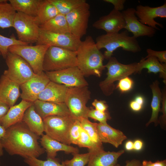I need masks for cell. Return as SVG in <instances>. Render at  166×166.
I'll use <instances>...</instances> for the list:
<instances>
[{"instance_id": "cell-1", "label": "cell", "mask_w": 166, "mask_h": 166, "mask_svg": "<svg viewBox=\"0 0 166 166\" xmlns=\"http://www.w3.org/2000/svg\"><path fill=\"white\" fill-rule=\"evenodd\" d=\"M39 137L22 121L6 129L1 142L3 148L10 155L38 158L45 152L39 143Z\"/></svg>"}, {"instance_id": "cell-2", "label": "cell", "mask_w": 166, "mask_h": 166, "mask_svg": "<svg viewBox=\"0 0 166 166\" xmlns=\"http://www.w3.org/2000/svg\"><path fill=\"white\" fill-rule=\"evenodd\" d=\"M76 52L77 67L84 76L100 77L105 69V58L92 36H88L81 41Z\"/></svg>"}, {"instance_id": "cell-3", "label": "cell", "mask_w": 166, "mask_h": 166, "mask_svg": "<svg viewBox=\"0 0 166 166\" xmlns=\"http://www.w3.org/2000/svg\"><path fill=\"white\" fill-rule=\"evenodd\" d=\"M95 43L99 49H106L103 54L104 58L108 60L112 57L114 51L118 48L133 53L141 50L136 38L130 36L127 30L99 36L96 38Z\"/></svg>"}, {"instance_id": "cell-4", "label": "cell", "mask_w": 166, "mask_h": 166, "mask_svg": "<svg viewBox=\"0 0 166 166\" xmlns=\"http://www.w3.org/2000/svg\"><path fill=\"white\" fill-rule=\"evenodd\" d=\"M77 52L64 48L50 46L44 56V72H52L77 67Z\"/></svg>"}, {"instance_id": "cell-5", "label": "cell", "mask_w": 166, "mask_h": 166, "mask_svg": "<svg viewBox=\"0 0 166 166\" xmlns=\"http://www.w3.org/2000/svg\"><path fill=\"white\" fill-rule=\"evenodd\" d=\"M137 63L124 64L119 62L114 57H111L107 63L105 65L107 69V76L101 82L100 87L104 94L106 96L111 95L116 89L114 82L133 73H137Z\"/></svg>"}, {"instance_id": "cell-6", "label": "cell", "mask_w": 166, "mask_h": 166, "mask_svg": "<svg viewBox=\"0 0 166 166\" xmlns=\"http://www.w3.org/2000/svg\"><path fill=\"white\" fill-rule=\"evenodd\" d=\"M43 120L45 134L60 142L71 144L69 139V131L76 119L71 115L53 116Z\"/></svg>"}, {"instance_id": "cell-7", "label": "cell", "mask_w": 166, "mask_h": 166, "mask_svg": "<svg viewBox=\"0 0 166 166\" xmlns=\"http://www.w3.org/2000/svg\"><path fill=\"white\" fill-rule=\"evenodd\" d=\"M90 98L91 92L88 86L69 87L65 103L71 115L79 120L82 117L88 118L89 108L86 105Z\"/></svg>"}, {"instance_id": "cell-8", "label": "cell", "mask_w": 166, "mask_h": 166, "mask_svg": "<svg viewBox=\"0 0 166 166\" xmlns=\"http://www.w3.org/2000/svg\"><path fill=\"white\" fill-rule=\"evenodd\" d=\"M5 59L8 69L3 74L20 85L35 74L29 64L19 56L8 52Z\"/></svg>"}, {"instance_id": "cell-9", "label": "cell", "mask_w": 166, "mask_h": 166, "mask_svg": "<svg viewBox=\"0 0 166 166\" xmlns=\"http://www.w3.org/2000/svg\"><path fill=\"white\" fill-rule=\"evenodd\" d=\"M49 46L46 45H15L9 47L8 52L22 57L29 64L34 73L38 74L43 71L44 58Z\"/></svg>"}, {"instance_id": "cell-10", "label": "cell", "mask_w": 166, "mask_h": 166, "mask_svg": "<svg viewBox=\"0 0 166 166\" xmlns=\"http://www.w3.org/2000/svg\"><path fill=\"white\" fill-rule=\"evenodd\" d=\"M13 27L20 41L28 44L37 42L40 28L35 17L16 12Z\"/></svg>"}, {"instance_id": "cell-11", "label": "cell", "mask_w": 166, "mask_h": 166, "mask_svg": "<svg viewBox=\"0 0 166 166\" xmlns=\"http://www.w3.org/2000/svg\"><path fill=\"white\" fill-rule=\"evenodd\" d=\"M90 13L87 2L65 15L71 34L79 39L86 34Z\"/></svg>"}, {"instance_id": "cell-12", "label": "cell", "mask_w": 166, "mask_h": 166, "mask_svg": "<svg viewBox=\"0 0 166 166\" xmlns=\"http://www.w3.org/2000/svg\"><path fill=\"white\" fill-rule=\"evenodd\" d=\"M81 42L80 39L71 33L57 34L40 28L39 37L36 45H46L77 51Z\"/></svg>"}, {"instance_id": "cell-13", "label": "cell", "mask_w": 166, "mask_h": 166, "mask_svg": "<svg viewBox=\"0 0 166 166\" xmlns=\"http://www.w3.org/2000/svg\"><path fill=\"white\" fill-rule=\"evenodd\" d=\"M45 72L50 81L68 87H83L89 85L85 76L77 67Z\"/></svg>"}, {"instance_id": "cell-14", "label": "cell", "mask_w": 166, "mask_h": 166, "mask_svg": "<svg viewBox=\"0 0 166 166\" xmlns=\"http://www.w3.org/2000/svg\"><path fill=\"white\" fill-rule=\"evenodd\" d=\"M50 81L45 72L35 74L30 79L20 85L22 90L20 96L22 100L32 103L38 100L39 95Z\"/></svg>"}, {"instance_id": "cell-15", "label": "cell", "mask_w": 166, "mask_h": 166, "mask_svg": "<svg viewBox=\"0 0 166 166\" xmlns=\"http://www.w3.org/2000/svg\"><path fill=\"white\" fill-rule=\"evenodd\" d=\"M135 13L141 23L155 30H160L156 25L161 28L163 26L155 19L157 17L166 18V3L165 2L162 5L156 7L139 5L136 6Z\"/></svg>"}, {"instance_id": "cell-16", "label": "cell", "mask_w": 166, "mask_h": 166, "mask_svg": "<svg viewBox=\"0 0 166 166\" xmlns=\"http://www.w3.org/2000/svg\"><path fill=\"white\" fill-rule=\"evenodd\" d=\"M135 12V9L133 8H128L122 12L125 21V29L127 31L132 33L136 38L142 36H153L156 33V30L141 23Z\"/></svg>"}, {"instance_id": "cell-17", "label": "cell", "mask_w": 166, "mask_h": 166, "mask_svg": "<svg viewBox=\"0 0 166 166\" xmlns=\"http://www.w3.org/2000/svg\"><path fill=\"white\" fill-rule=\"evenodd\" d=\"M125 25L122 12L114 9L108 14L100 17L92 25L95 28L103 30L106 33H118L125 28Z\"/></svg>"}, {"instance_id": "cell-18", "label": "cell", "mask_w": 166, "mask_h": 166, "mask_svg": "<svg viewBox=\"0 0 166 166\" xmlns=\"http://www.w3.org/2000/svg\"><path fill=\"white\" fill-rule=\"evenodd\" d=\"M34 104L36 111L43 119L53 116L71 115L65 102L45 101L38 100L34 101Z\"/></svg>"}, {"instance_id": "cell-19", "label": "cell", "mask_w": 166, "mask_h": 166, "mask_svg": "<svg viewBox=\"0 0 166 166\" xmlns=\"http://www.w3.org/2000/svg\"><path fill=\"white\" fill-rule=\"evenodd\" d=\"M20 85L3 74L0 77V100L10 107L14 105L20 95Z\"/></svg>"}, {"instance_id": "cell-20", "label": "cell", "mask_w": 166, "mask_h": 166, "mask_svg": "<svg viewBox=\"0 0 166 166\" xmlns=\"http://www.w3.org/2000/svg\"><path fill=\"white\" fill-rule=\"evenodd\" d=\"M90 156L87 166H115L119 158L124 151L106 152L104 149L89 151Z\"/></svg>"}, {"instance_id": "cell-21", "label": "cell", "mask_w": 166, "mask_h": 166, "mask_svg": "<svg viewBox=\"0 0 166 166\" xmlns=\"http://www.w3.org/2000/svg\"><path fill=\"white\" fill-rule=\"evenodd\" d=\"M97 129L102 143H109L117 148L127 138L122 132L113 128L107 123H97Z\"/></svg>"}, {"instance_id": "cell-22", "label": "cell", "mask_w": 166, "mask_h": 166, "mask_svg": "<svg viewBox=\"0 0 166 166\" xmlns=\"http://www.w3.org/2000/svg\"><path fill=\"white\" fill-rule=\"evenodd\" d=\"M40 140L41 145L46 152L47 158H55L57 152L60 151H64L66 154L79 153V152L78 148L60 142L46 134L43 135Z\"/></svg>"}, {"instance_id": "cell-23", "label": "cell", "mask_w": 166, "mask_h": 166, "mask_svg": "<svg viewBox=\"0 0 166 166\" xmlns=\"http://www.w3.org/2000/svg\"><path fill=\"white\" fill-rule=\"evenodd\" d=\"M69 87L50 81L38 97V100L45 101L65 102Z\"/></svg>"}, {"instance_id": "cell-24", "label": "cell", "mask_w": 166, "mask_h": 166, "mask_svg": "<svg viewBox=\"0 0 166 166\" xmlns=\"http://www.w3.org/2000/svg\"><path fill=\"white\" fill-rule=\"evenodd\" d=\"M33 103L22 100L18 104L10 107L3 118L1 125L6 129L10 126L22 121L25 111Z\"/></svg>"}, {"instance_id": "cell-25", "label": "cell", "mask_w": 166, "mask_h": 166, "mask_svg": "<svg viewBox=\"0 0 166 166\" xmlns=\"http://www.w3.org/2000/svg\"><path fill=\"white\" fill-rule=\"evenodd\" d=\"M29 129L39 136L44 132L43 119L35 110L34 103L25 111L22 119Z\"/></svg>"}, {"instance_id": "cell-26", "label": "cell", "mask_w": 166, "mask_h": 166, "mask_svg": "<svg viewBox=\"0 0 166 166\" xmlns=\"http://www.w3.org/2000/svg\"><path fill=\"white\" fill-rule=\"evenodd\" d=\"M144 69H148L149 73L155 74L159 73L160 77L163 78L165 83L166 79V64L160 62L155 57L151 56L146 58H142L137 63V73H140Z\"/></svg>"}, {"instance_id": "cell-27", "label": "cell", "mask_w": 166, "mask_h": 166, "mask_svg": "<svg viewBox=\"0 0 166 166\" xmlns=\"http://www.w3.org/2000/svg\"><path fill=\"white\" fill-rule=\"evenodd\" d=\"M43 0H9L16 12L36 17Z\"/></svg>"}, {"instance_id": "cell-28", "label": "cell", "mask_w": 166, "mask_h": 166, "mask_svg": "<svg viewBox=\"0 0 166 166\" xmlns=\"http://www.w3.org/2000/svg\"><path fill=\"white\" fill-rule=\"evenodd\" d=\"M159 83L158 80L153 82L150 85L152 91V97L151 103L152 113L151 118L146 124L148 126L152 123H154L155 126L159 123L158 115L160 111V104L162 100V92L159 87Z\"/></svg>"}, {"instance_id": "cell-29", "label": "cell", "mask_w": 166, "mask_h": 166, "mask_svg": "<svg viewBox=\"0 0 166 166\" xmlns=\"http://www.w3.org/2000/svg\"><path fill=\"white\" fill-rule=\"evenodd\" d=\"M39 27L42 30L56 33H70L65 15L60 14L40 25Z\"/></svg>"}, {"instance_id": "cell-30", "label": "cell", "mask_w": 166, "mask_h": 166, "mask_svg": "<svg viewBox=\"0 0 166 166\" xmlns=\"http://www.w3.org/2000/svg\"><path fill=\"white\" fill-rule=\"evenodd\" d=\"M59 14L56 8L49 0H43L37 15L35 17L40 26Z\"/></svg>"}, {"instance_id": "cell-31", "label": "cell", "mask_w": 166, "mask_h": 166, "mask_svg": "<svg viewBox=\"0 0 166 166\" xmlns=\"http://www.w3.org/2000/svg\"><path fill=\"white\" fill-rule=\"evenodd\" d=\"M16 12L10 3H0V27L4 29L13 27Z\"/></svg>"}, {"instance_id": "cell-32", "label": "cell", "mask_w": 166, "mask_h": 166, "mask_svg": "<svg viewBox=\"0 0 166 166\" xmlns=\"http://www.w3.org/2000/svg\"><path fill=\"white\" fill-rule=\"evenodd\" d=\"M59 13L66 15L86 2L85 0H49Z\"/></svg>"}, {"instance_id": "cell-33", "label": "cell", "mask_w": 166, "mask_h": 166, "mask_svg": "<svg viewBox=\"0 0 166 166\" xmlns=\"http://www.w3.org/2000/svg\"><path fill=\"white\" fill-rule=\"evenodd\" d=\"M79 120L81 128L86 132L94 143L99 148L103 149L102 143L97 133V123L91 122L88 118L82 117Z\"/></svg>"}, {"instance_id": "cell-34", "label": "cell", "mask_w": 166, "mask_h": 166, "mask_svg": "<svg viewBox=\"0 0 166 166\" xmlns=\"http://www.w3.org/2000/svg\"><path fill=\"white\" fill-rule=\"evenodd\" d=\"M28 45L17 39L14 36L8 38L0 34V51L4 59L6 58L8 52V49L10 46L15 45Z\"/></svg>"}, {"instance_id": "cell-35", "label": "cell", "mask_w": 166, "mask_h": 166, "mask_svg": "<svg viewBox=\"0 0 166 166\" xmlns=\"http://www.w3.org/2000/svg\"><path fill=\"white\" fill-rule=\"evenodd\" d=\"M73 157L70 160H66L62 161L65 166H85L89 160L90 153L84 154L73 153Z\"/></svg>"}, {"instance_id": "cell-36", "label": "cell", "mask_w": 166, "mask_h": 166, "mask_svg": "<svg viewBox=\"0 0 166 166\" xmlns=\"http://www.w3.org/2000/svg\"><path fill=\"white\" fill-rule=\"evenodd\" d=\"M47 159L46 160H43L38 158L30 157L25 159L24 161L29 166H65L62 162L60 163L56 158Z\"/></svg>"}, {"instance_id": "cell-37", "label": "cell", "mask_w": 166, "mask_h": 166, "mask_svg": "<svg viewBox=\"0 0 166 166\" xmlns=\"http://www.w3.org/2000/svg\"><path fill=\"white\" fill-rule=\"evenodd\" d=\"M76 145L80 148H88L89 151L104 149L98 147L92 141L86 132L81 128L80 135Z\"/></svg>"}, {"instance_id": "cell-38", "label": "cell", "mask_w": 166, "mask_h": 166, "mask_svg": "<svg viewBox=\"0 0 166 166\" xmlns=\"http://www.w3.org/2000/svg\"><path fill=\"white\" fill-rule=\"evenodd\" d=\"M87 117L90 118L99 123L106 124L108 120H110L111 117L109 112L107 111L102 112L94 109L92 108H89L87 113Z\"/></svg>"}, {"instance_id": "cell-39", "label": "cell", "mask_w": 166, "mask_h": 166, "mask_svg": "<svg viewBox=\"0 0 166 166\" xmlns=\"http://www.w3.org/2000/svg\"><path fill=\"white\" fill-rule=\"evenodd\" d=\"M81 127L80 121L76 119L71 127L69 133V139L70 144L76 145L81 133Z\"/></svg>"}, {"instance_id": "cell-40", "label": "cell", "mask_w": 166, "mask_h": 166, "mask_svg": "<svg viewBox=\"0 0 166 166\" xmlns=\"http://www.w3.org/2000/svg\"><path fill=\"white\" fill-rule=\"evenodd\" d=\"M133 84V81L128 77L123 78L119 81L116 87L122 93L128 92L132 88Z\"/></svg>"}, {"instance_id": "cell-41", "label": "cell", "mask_w": 166, "mask_h": 166, "mask_svg": "<svg viewBox=\"0 0 166 166\" xmlns=\"http://www.w3.org/2000/svg\"><path fill=\"white\" fill-rule=\"evenodd\" d=\"M147 55L144 58L145 59L148 57L153 56L156 58L160 63L166 64V51H156L150 48L146 50Z\"/></svg>"}, {"instance_id": "cell-42", "label": "cell", "mask_w": 166, "mask_h": 166, "mask_svg": "<svg viewBox=\"0 0 166 166\" xmlns=\"http://www.w3.org/2000/svg\"><path fill=\"white\" fill-rule=\"evenodd\" d=\"M162 92V107L160 110L163 113L160 118L161 123L165 126L166 124V92L164 89Z\"/></svg>"}, {"instance_id": "cell-43", "label": "cell", "mask_w": 166, "mask_h": 166, "mask_svg": "<svg viewBox=\"0 0 166 166\" xmlns=\"http://www.w3.org/2000/svg\"><path fill=\"white\" fill-rule=\"evenodd\" d=\"M92 105L95 108V109L102 112L107 111L108 108L106 101L104 100L95 99L92 102Z\"/></svg>"}, {"instance_id": "cell-44", "label": "cell", "mask_w": 166, "mask_h": 166, "mask_svg": "<svg viewBox=\"0 0 166 166\" xmlns=\"http://www.w3.org/2000/svg\"><path fill=\"white\" fill-rule=\"evenodd\" d=\"M105 2L112 4L114 6V9L117 11H121L124 8L125 0H104Z\"/></svg>"}, {"instance_id": "cell-45", "label": "cell", "mask_w": 166, "mask_h": 166, "mask_svg": "<svg viewBox=\"0 0 166 166\" xmlns=\"http://www.w3.org/2000/svg\"><path fill=\"white\" fill-rule=\"evenodd\" d=\"M10 107L8 105L0 100V125Z\"/></svg>"}, {"instance_id": "cell-46", "label": "cell", "mask_w": 166, "mask_h": 166, "mask_svg": "<svg viewBox=\"0 0 166 166\" xmlns=\"http://www.w3.org/2000/svg\"><path fill=\"white\" fill-rule=\"evenodd\" d=\"M142 106L135 100L131 101L129 104L130 108L133 111L136 112L140 111L141 109Z\"/></svg>"}, {"instance_id": "cell-47", "label": "cell", "mask_w": 166, "mask_h": 166, "mask_svg": "<svg viewBox=\"0 0 166 166\" xmlns=\"http://www.w3.org/2000/svg\"><path fill=\"white\" fill-rule=\"evenodd\" d=\"M115 166H121L119 164H117ZM124 166H141V163L139 160L133 159L126 161V164Z\"/></svg>"}, {"instance_id": "cell-48", "label": "cell", "mask_w": 166, "mask_h": 166, "mask_svg": "<svg viewBox=\"0 0 166 166\" xmlns=\"http://www.w3.org/2000/svg\"><path fill=\"white\" fill-rule=\"evenodd\" d=\"M5 132L6 129L0 125V156H2L3 154V148L2 145L1 140L5 135Z\"/></svg>"}, {"instance_id": "cell-49", "label": "cell", "mask_w": 166, "mask_h": 166, "mask_svg": "<svg viewBox=\"0 0 166 166\" xmlns=\"http://www.w3.org/2000/svg\"><path fill=\"white\" fill-rule=\"evenodd\" d=\"M133 148L135 150H140L143 147V143L141 140H135L133 142Z\"/></svg>"}, {"instance_id": "cell-50", "label": "cell", "mask_w": 166, "mask_h": 166, "mask_svg": "<svg viewBox=\"0 0 166 166\" xmlns=\"http://www.w3.org/2000/svg\"><path fill=\"white\" fill-rule=\"evenodd\" d=\"M133 142L132 141L129 140L127 141L125 145V149L128 151H131L133 149Z\"/></svg>"}, {"instance_id": "cell-51", "label": "cell", "mask_w": 166, "mask_h": 166, "mask_svg": "<svg viewBox=\"0 0 166 166\" xmlns=\"http://www.w3.org/2000/svg\"><path fill=\"white\" fill-rule=\"evenodd\" d=\"M153 166H166V160H157L152 163Z\"/></svg>"}, {"instance_id": "cell-52", "label": "cell", "mask_w": 166, "mask_h": 166, "mask_svg": "<svg viewBox=\"0 0 166 166\" xmlns=\"http://www.w3.org/2000/svg\"><path fill=\"white\" fill-rule=\"evenodd\" d=\"M136 101L143 105L144 103V98L141 96H138L136 97L135 100Z\"/></svg>"}, {"instance_id": "cell-53", "label": "cell", "mask_w": 166, "mask_h": 166, "mask_svg": "<svg viewBox=\"0 0 166 166\" xmlns=\"http://www.w3.org/2000/svg\"><path fill=\"white\" fill-rule=\"evenodd\" d=\"M152 163L151 161L144 160L141 163V166H153Z\"/></svg>"}, {"instance_id": "cell-54", "label": "cell", "mask_w": 166, "mask_h": 166, "mask_svg": "<svg viewBox=\"0 0 166 166\" xmlns=\"http://www.w3.org/2000/svg\"><path fill=\"white\" fill-rule=\"evenodd\" d=\"M8 0H0V3L7 2Z\"/></svg>"}, {"instance_id": "cell-55", "label": "cell", "mask_w": 166, "mask_h": 166, "mask_svg": "<svg viewBox=\"0 0 166 166\" xmlns=\"http://www.w3.org/2000/svg\"><path fill=\"white\" fill-rule=\"evenodd\" d=\"M0 55H1V52H0Z\"/></svg>"}]
</instances>
